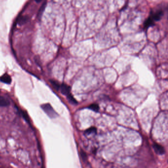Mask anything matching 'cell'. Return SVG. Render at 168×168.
Instances as JSON below:
<instances>
[{"label":"cell","mask_w":168,"mask_h":168,"mask_svg":"<svg viewBox=\"0 0 168 168\" xmlns=\"http://www.w3.org/2000/svg\"><path fill=\"white\" fill-rule=\"evenodd\" d=\"M153 147L156 153L158 154L159 155H163L165 152L164 148L161 145L155 143L153 145Z\"/></svg>","instance_id":"cell-4"},{"label":"cell","mask_w":168,"mask_h":168,"mask_svg":"<svg viewBox=\"0 0 168 168\" xmlns=\"http://www.w3.org/2000/svg\"><path fill=\"white\" fill-rule=\"evenodd\" d=\"M50 82L51 84V85L53 86V87L57 90H58L59 89H60V85L59 83V82H58L57 81L55 80H50Z\"/></svg>","instance_id":"cell-9"},{"label":"cell","mask_w":168,"mask_h":168,"mask_svg":"<svg viewBox=\"0 0 168 168\" xmlns=\"http://www.w3.org/2000/svg\"><path fill=\"white\" fill-rule=\"evenodd\" d=\"M21 114H22V115L23 117L24 118L25 120L30 125L31 124L29 116L27 114V113L25 111H21Z\"/></svg>","instance_id":"cell-10"},{"label":"cell","mask_w":168,"mask_h":168,"mask_svg":"<svg viewBox=\"0 0 168 168\" xmlns=\"http://www.w3.org/2000/svg\"><path fill=\"white\" fill-rule=\"evenodd\" d=\"M41 107L49 117L54 118L57 116V112L54 111L53 107L49 104H43L41 106Z\"/></svg>","instance_id":"cell-1"},{"label":"cell","mask_w":168,"mask_h":168,"mask_svg":"<svg viewBox=\"0 0 168 168\" xmlns=\"http://www.w3.org/2000/svg\"><path fill=\"white\" fill-rule=\"evenodd\" d=\"M0 81L6 84H10L11 82V78L10 75L5 73L0 77Z\"/></svg>","instance_id":"cell-5"},{"label":"cell","mask_w":168,"mask_h":168,"mask_svg":"<svg viewBox=\"0 0 168 168\" xmlns=\"http://www.w3.org/2000/svg\"><path fill=\"white\" fill-rule=\"evenodd\" d=\"M96 132V129L95 128H93V127H92V128H90L87 130L85 132V133L87 135H90L92 133H95Z\"/></svg>","instance_id":"cell-13"},{"label":"cell","mask_w":168,"mask_h":168,"mask_svg":"<svg viewBox=\"0 0 168 168\" xmlns=\"http://www.w3.org/2000/svg\"><path fill=\"white\" fill-rule=\"evenodd\" d=\"M45 6H46V3H43V5L41 6V8L39 9V10L38 11V17H39V18H40L41 17L42 15L43 14V11H44V9L45 8Z\"/></svg>","instance_id":"cell-12"},{"label":"cell","mask_w":168,"mask_h":168,"mask_svg":"<svg viewBox=\"0 0 168 168\" xmlns=\"http://www.w3.org/2000/svg\"><path fill=\"white\" fill-rule=\"evenodd\" d=\"M80 154H81V157H82V159L83 160V161L85 162L87 160V155L86 153L83 151L82 150H81V152H80Z\"/></svg>","instance_id":"cell-14"},{"label":"cell","mask_w":168,"mask_h":168,"mask_svg":"<svg viewBox=\"0 0 168 168\" xmlns=\"http://www.w3.org/2000/svg\"><path fill=\"white\" fill-rule=\"evenodd\" d=\"M28 20V17L27 16H24V17H21V18H20V19L18 20V22H19L20 24H23L25 23Z\"/></svg>","instance_id":"cell-15"},{"label":"cell","mask_w":168,"mask_h":168,"mask_svg":"<svg viewBox=\"0 0 168 168\" xmlns=\"http://www.w3.org/2000/svg\"><path fill=\"white\" fill-rule=\"evenodd\" d=\"M67 99L69 101V102L70 104H71L72 105H77L78 103L77 100L75 99V98L70 94H69L68 95H67Z\"/></svg>","instance_id":"cell-8"},{"label":"cell","mask_w":168,"mask_h":168,"mask_svg":"<svg viewBox=\"0 0 168 168\" xmlns=\"http://www.w3.org/2000/svg\"><path fill=\"white\" fill-rule=\"evenodd\" d=\"M10 105V101L6 98L0 95V106L5 107Z\"/></svg>","instance_id":"cell-7"},{"label":"cell","mask_w":168,"mask_h":168,"mask_svg":"<svg viewBox=\"0 0 168 168\" xmlns=\"http://www.w3.org/2000/svg\"><path fill=\"white\" fill-rule=\"evenodd\" d=\"M60 89L61 90V92L62 93V94L64 95L67 96L69 94H70L71 87L66 84H64V83L60 85Z\"/></svg>","instance_id":"cell-3"},{"label":"cell","mask_w":168,"mask_h":168,"mask_svg":"<svg viewBox=\"0 0 168 168\" xmlns=\"http://www.w3.org/2000/svg\"><path fill=\"white\" fill-rule=\"evenodd\" d=\"M154 21L152 19V18L150 17H149L145 20L144 24V29H147L150 27L153 26L154 25Z\"/></svg>","instance_id":"cell-6"},{"label":"cell","mask_w":168,"mask_h":168,"mask_svg":"<svg viewBox=\"0 0 168 168\" xmlns=\"http://www.w3.org/2000/svg\"><path fill=\"white\" fill-rule=\"evenodd\" d=\"M163 11L161 10H159L155 11H152L151 12L149 16L152 18L154 22L158 21L161 19L163 15Z\"/></svg>","instance_id":"cell-2"},{"label":"cell","mask_w":168,"mask_h":168,"mask_svg":"<svg viewBox=\"0 0 168 168\" xmlns=\"http://www.w3.org/2000/svg\"><path fill=\"white\" fill-rule=\"evenodd\" d=\"M42 0H35V1L37 2V3H39V2H41V1H42Z\"/></svg>","instance_id":"cell-16"},{"label":"cell","mask_w":168,"mask_h":168,"mask_svg":"<svg viewBox=\"0 0 168 168\" xmlns=\"http://www.w3.org/2000/svg\"><path fill=\"white\" fill-rule=\"evenodd\" d=\"M89 108L90 110H92V111H96V112L98 111L99 110V106L97 104H95L91 105L90 106H89Z\"/></svg>","instance_id":"cell-11"}]
</instances>
